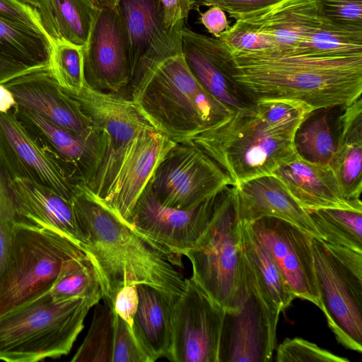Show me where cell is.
<instances>
[{
	"mask_svg": "<svg viewBox=\"0 0 362 362\" xmlns=\"http://www.w3.org/2000/svg\"><path fill=\"white\" fill-rule=\"evenodd\" d=\"M249 224L296 297L320 308L313 236L293 223L275 217H262Z\"/></svg>",
	"mask_w": 362,
	"mask_h": 362,
	"instance_id": "cell-15",
	"label": "cell"
},
{
	"mask_svg": "<svg viewBox=\"0 0 362 362\" xmlns=\"http://www.w3.org/2000/svg\"><path fill=\"white\" fill-rule=\"evenodd\" d=\"M219 192L194 207L180 209L160 203L148 182L133 209L132 225L168 256L175 266L182 267L181 256L194 246L206 230Z\"/></svg>",
	"mask_w": 362,
	"mask_h": 362,
	"instance_id": "cell-12",
	"label": "cell"
},
{
	"mask_svg": "<svg viewBox=\"0 0 362 362\" xmlns=\"http://www.w3.org/2000/svg\"><path fill=\"white\" fill-rule=\"evenodd\" d=\"M9 187L18 221L58 232L81 249L84 242L71 199H67L35 177L16 173Z\"/></svg>",
	"mask_w": 362,
	"mask_h": 362,
	"instance_id": "cell-20",
	"label": "cell"
},
{
	"mask_svg": "<svg viewBox=\"0 0 362 362\" xmlns=\"http://www.w3.org/2000/svg\"><path fill=\"white\" fill-rule=\"evenodd\" d=\"M49 41L38 32L0 17V55L28 66L47 64Z\"/></svg>",
	"mask_w": 362,
	"mask_h": 362,
	"instance_id": "cell-31",
	"label": "cell"
},
{
	"mask_svg": "<svg viewBox=\"0 0 362 362\" xmlns=\"http://www.w3.org/2000/svg\"><path fill=\"white\" fill-rule=\"evenodd\" d=\"M47 71L57 84L69 94H78L86 83L83 45L64 38L53 39L47 63Z\"/></svg>",
	"mask_w": 362,
	"mask_h": 362,
	"instance_id": "cell-34",
	"label": "cell"
},
{
	"mask_svg": "<svg viewBox=\"0 0 362 362\" xmlns=\"http://www.w3.org/2000/svg\"><path fill=\"white\" fill-rule=\"evenodd\" d=\"M83 68L86 83L95 90L122 94L129 88V53L117 6L100 8L83 45Z\"/></svg>",
	"mask_w": 362,
	"mask_h": 362,
	"instance_id": "cell-16",
	"label": "cell"
},
{
	"mask_svg": "<svg viewBox=\"0 0 362 362\" xmlns=\"http://www.w3.org/2000/svg\"><path fill=\"white\" fill-rule=\"evenodd\" d=\"M181 47L193 75L218 100L233 110L252 103L244 99L232 78V54L221 40L185 25L181 31Z\"/></svg>",
	"mask_w": 362,
	"mask_h": 362,
	"instance_id": "cell-19",
	"label": "cell"
},
{
	"mask_svg": "<svg viewBox=\"0 0 362 362\" xmlns=\"http://www.w3.org/2000/svg\"><path fill=\"white\" fill-rule=\"evenodd\" d=\"M129 88L140 115L176 143L189 140L234 111L203 87L182 52L135 73Z\"/></svg>",
	"mask_w": 362,
	"mask_h": 362,
	"instance_id": "cell-4",
	"label": "cell"
},
{
	"mask_svg": "<svg viewBox=\"0 0 362 362\" xmlns=\"http://www.w3.org/2000/svg\"><path fill=\"white\" fill-rule=\"evenodd\" d=\"M297 152L303 158L316 163L330 165L336 150L328 116L322 114L305 127L297 131L295 137Z\"/></svg>",
	"mask_w": 362,
	"mask_h": 362,
	"instance_id": "cell-36",
	"label": "cell"
},
{
	"mask_svg": "<svg viewBox=\"0 0 362 362\" xmlns=\"http://www.w3.org/2000/svg\"><path fill=\"white\" fill-rule=\"evenodd\" d=\"M191 2L194 8H198L200 6H211L214 5V0H187Z\"/></svg>",
	"mask_w": 362,
	"mask_h": 362,
	"instance_id": "cell-50",
	"label": "cell"
},
{
	"mask_svg": "<svg viewBox=\"0 0 362 362\" xmlns=\"http://www.w3.org/2000/svg\"><path fill=\"white\" fill-rule=\"evenodd\" d=\"M288 52L324 57L362 55V26L324 18L296 49Z\"/></svg>",
	"mask_w": 362,
	"mask_h": 362,
	"instance_id": "cell-30",
	"label": "cell"
},
{
	"mask_svg": "<svg viewBox=\"0 0 362 362\" xmlns=\"http://www.w3.org/2000/svg\"><path fill=\"white\" fill-rule=\"evenodd\" d=\"M149 184L160 203L180 209L194 207L233 185L229 175L190 141L177 143L166 153Z\"/></svg>",
	"mask_w": 362,
	"mask_h": 362,
	"instance_id": "cell-11",
	"label": "cell"
},
{
	"mask_svg": "<svg viewBox=\"0 0 362 362\" xmlns=\"http://www.w3.org/2000/svg\"><path fill=\"white\" fill-rule=\"evenodd\" d=\"M22 113L48 139L78 182L88 185L100 164V149L34 111L23 109Z\"/></svg>",
	"mask_w": 362,
	"mask_h": 362,
	"instance_id": "cell-27",
	"label": "cell"
},
{
	"mask_svg": "<svg viewBox=\"0 0 362 362\" xmlns=\"http://www.w3.org/2000/svg\"><path fill=\"white\" fill-rule=\"evenodd\" d=\"M306 211L322 208L362 211V203L348 200L329 164L309 161L298 153L273 173Z\"/></svg>",
	"mask_w": 362,
	"mask_h": 362,
	"instance_id": "cell-23",
	"label": "cell"
},
{
	"mask_svg": "<svg viewBox=\"0 0 362 362\" xmlns=\"http://www.w3.org/2000/svg\"><path fill=\"white\" fill-rule=\"evenodd\" d=\"M340 134L330 165L344 196L362 203V100L345 107L339 117Z\"/></svg>",
	"mask_w": 362,
	"mask_h": 362,
	"instance_id": "cell-26",
	"label": "cell"
},
{
	"mask_svg": "<svg viewBox=\"0 0 362 362\" xmlns=\"http://www.w3.org/2000/svg\"><path fill=\"white\" fill-rule=\"evenodd\" d=\"M233 186L240 221L252 223L264 216L279 218L322 239L308 212L274 175L260 176Z\"/></svg>",
	"mask_w": 362,
	"mask_h": 362,
	"instance_id": "cell-24",
	"label": "cell"
},
{
	"mask_svg": "<svg viewBox=\"0 0 362 362\" xmlns=\"http://www.w3.org/2000/svg\"><path fill=\"white\" fill-rule=\"evenodd\" d=\"M164 8L165 23L171 28L182 21H185L194 5L187 0H160Z\"/></svg>",
	"mask_w": 362,
	"mask_h": 362,
	"instance_id": "cell-45",
	"label": "cell"
},
{
	"mask_svg": "<svg viewBox=\"0 0 362 362\" xmlns=\"http://www.w3.org/2000/svg\"><path fill=\"white\" fill-rule=\"evenodd\" d=\"M318 4L325 19L362 26V0H318Z\"/></svg>",
	"mask_w": 362,
	"mask_h": 362,
	"instance_id": "cell-41",
	"label": "cell"
},
{
	"mask_svg": "<svg viewBox=\"0 0 362 362\" xmlns=\"http://www.w3.org/2000/svg\"><path fill=\"white\" fill-rule=\"evenodd\" d=\"M139 305L132 327L140 348L153 362L168 358L173 339V309L177 298L146 284L137 285Z\"/></svg>",
	"mask_w": 362,
	"mask_h": 362,
	"instance_id": "cell-25",
	"label": "cell"
},
{
	"mask_svg": "<svg viewBox=\"0 0 362 362\" xmlns=\"http://www.w3.org/2000/svg\"><path fill=\"white\" fill-rule=\"evenodd\" d=\"M176 144L153 127L144 129L132 143L112 189L103 200L130 226L139 197L158 164Z\"/></svg>",
	"mask_w": 362,
	"mask_h": 362,
	"instance_id": "cell-18",
	"label": "cell"
},
{
	"mask_svg": "<svg viewBox=\"0 0 362 362\" xmlns=\"http://www.w3.org/2000/svg\"><path fill=\"white\" fill-rule=\"evenodd\" d=\"M69 95L80 103L100 133V162L93 179L86 185L104 200L132 143L144 129L153 127L140 115L132 100L122 94L99 91L86 82L78 94Z\"/></svg>",
	"mask_w": 362,
	"mask_h": 362,
	"instance_id": "cell-9",
	"label": "cell"
},
{
	"mask_svg": "<svg viewBox=\"0 0 362 362\" xmlns=\"http://www.w3.org/2000/svg\"><path fill=\"white\" fill-rule=\"evenodd\" d=\"M320 308L337 341L362 353V252L313 237Z\"/></svg>",
	"mask_w": 362,
	"mask_h": 362,
	"instance_id": "cell-8",
	"label": "cell"
},
{
	"mask_svg": "<svg viewBox=\"0 0 362 362\" xmlns=\"http://www.w3.org/2000/svg\"><path fill=\"white\" fill-rule=\"evenodd\" d=\"M235 20L241 21L265 37L272 50L291 52L324 18L318 0H281Z\"/></svg>",
	"mask_w": 362,
	"mask_h": 362,
	"instance_id": "cell-22",
	"label": "cell"
},
{
	"mask_svg": "<svg viewBox=\"0 0 362 362\" xmlns=\"http://www.w3.org/2000/svg\"><path fill=\"white\" fill-rule=\"evenodd\" d=\"M139 305V293L136 284H127L115 293L112 302L116 314L132 328Z\"/></svg>",
	"mask_w": 362,
	"mask_h": 362,
	"instance_id": "cell-42",
	"label": "cell"
},
{
	"mask_svg": "<svg viewBox=\"0 0 362 362\" xmlns=\"http://www.w3.org/2000/svg\"><path fill=\"white\" fill-rule=\"evenodd\" d=\"M1 84L11 90L17 105L95 145L101 153L100 133L91 119L80 103L53 80L47 64L30 66Z\"/></svg>",
	"mask_w": 362,
	"mask_h": 362,
	"instance_id": "cell-14",
	"label": "cell"
},
{
	"mask_svg": "<svg viewBox=\"0 0 362 362\" xmlns=\"http://www.w3.org/2000/svg\"><path fill=\"white\" fill-rule=\"evenodd\" d=\"M199 22L213 37H218L220 35L230 28L225 11L218 6H209L203 13H199Z\"/></svg>",
	"mask_w": 362,
	"mask_h": 362,
	"instance_id": "cell-44",
	"label": "cell"
},
{
	"mask_svg": "<svg viewBox=\"0 0 362 362\" xmlns=\"http://www.w3.org/2000/svg\"><path fill=\"white\" fill-rule=\"evenodd\" d=\"M112 362H150L136 340L132 328L117 314Z\"/></svg>",
	"mask_w": 362,
	"mask_h": 362,
	"instance_id": "cell-39",
	"label": "cell"
},
{
	"mask_svg": "<svg viewBox=\"0 0 362 362\" xmlns=\"http://www.w3.org/2000/svg\"><path fill=\"white\" fill-rule=\"evenodd\" d=\"M230 52L232 78L252 103L289 100L302 103L313 112L346 107L361 98L362 55L324 57L275 50Z\"/></svg>",
	"mask_w": 362,
	"mask_h": 362,
	"instance_id": "cell-2",
	"label": "cell"
},
{
	"mask_svg": "<svg viewBox=\"0 0 362 362\" xmlns=\"http://www.w3.org/2000/svg\"><path fill=\"white\" fill-rule=\"evenodd\" d=\"M99 8H112L117 5L118 0H92Z\"/></svg>",
	"mask_w": 362,
	"mask_h": 362,
	"instance_id": "cell-49",
	"label": "cell"
},
{
	"mask_svg": "<svg viewBox=\"0 0 362 362\" xmlns=\"http://www.w3.org/2000/svg\"><path fill=\"white\" fill-rule=\"evenodd\" d=\"M82 252L58 232L16 221L0 274V315L49 291L63 261Z\"/></svg>",
	"mask_w": 362,
	"mask_h": 362,
	"instance_id": "cell-7",
	"label": "cell"
},
{
	"mask_svg": "<svg viewBox=\"0 0 362 362\" xmlns=\"http://www.w3.org/2000/svg\"><path fill=\"white\" fill-rule=\"evenodd\" d=\"M95 306L89 330L72 362H112L116 313L105 303Z\"/></svg>",
	"mask_w": 362,
	"mask_h": 362,
	"instance_id": "cell-35",
	"label": "cell"
},
{
	"mask_svg": "<svg viewBox=\"0 0 362 362\" xmlns=\"http://www.w3.org/2000/svg\"><path fill=\"white\" fill-rule=\"evenodd\" d=\"M244 260L247 294L240 309L225 311L218 362L272 360L281 311L262 289L245 257Z\"/></svg>",
	"mask_w": 362,
	"mask_h": 362,
	"instance_id": "cell-10",
	"label": "cell"
},
{
	"mask_svg": "<svg viewBox=\"0 0 362 362\" xmlns=\"http://www.w3.org/2000/svg\"><path fill=\"white\" fill-rule=\"evenodd\" d=\"M278 362H349L301 338L286 339L276 351Z\"/></svg>",
	"mask_w": 362,
	"mask_h": 362,
	"instance_id": "cell-37",
	"label": "cell"
},
{
	"mask_svg": "<svg viewBox=\"0 0 362 362\" xmlns=\"http://www.w3.org/2000/svg\"><path fill=\"white\" fill-rule=\"evenodd\" d=\"M49 293L57 303L82 298L94 306L103 298L97 272L83 252L63 261Z\"/></svg>",
	"mask_w": 362,
	"mask_h": 362,
	"instance_id": "cell-29",
	"label": "cell"
},
{
	"mask_svg": "<svg viewBox=\"0 0 362 362\" xmlns=\"http://www.w3.org/2000/svg\"><path fill=\"white\" fill-rule=\"evenodd\" d=\"M243 255L262 289L281 312L296 298L284 281L268 251L257 238L249 223L240 221Z\"/></svg>",
	"mask_w": 362,
	"mask_h": 362,
	"instance_id": "cell-28",
	"label": "cell"
},
{
	"mask_svg": "<svg viewBox=\"0 0 362 362\" xmlns=\"http://www.w3.org/2000/svg\"><path fill=\"white\" fill-rule=\"evenodd\" d=\"M0 132L20 174L33 177L60 195L71 198L78 180L60 156L41 146L10 112H0Z\"/></svg>",
	"mask_w": 362,
	"mask_h": 362,
	"instance_id": "cell-21",
	"label": "cell"
},
{
	"mask_svg": "<svg viewBox=\"0 0 362 362\" xmlns=\"http://www.w3.org/2000/svg\"><path fill=\"white\" fill-rule=\"evenodd\" d=\"M281 0H214L213 6H218L230 17L238 16L272 5Z\"/></svg>",
	"mask_w": 362,
	"mask_h": 362,
	"instance_id": "cell-43",
	"label": "cell"
},
{
	"mask_svg": "<svg viewBox=\"0 0 362 362\" xmlns=\"http://www.w3.org/2000/svg\"><path fill=\"white\" fill-rule=\"evenodd\" d=\"M16 105L17 103L13 93L4 85L0 83V112H8Z\"/></svg>",
	"mask_w": 362,
	"mask_h": 362,
	"instance_id": "cell-48",
	"label": "cell"
},
{
	"mask_svg": "<svg viewBox=\"0 0 362 362\" xmlns=\"http://www.w3.org/2000/svg\"><path fill=\"white\" fill-rule=\"evenodd\" d=\"M117 7L129 49L132 77L136 71L182 52L185 21L168 28L160 0H118Z\"/></svg>",
	"mask_w": 362,
	"mask_h": 362,
	"instance_id": "cell-17",
	"label": "cell"
},
{
	"mask_svg": "<svg viewBox=\"0 0 362 362\" xmlns=\"http://www.w3.org/2000/svg\"><path fill=\"white\" fill-rule=\"evenodd\" d=\"M218 38L233 52H260L273 49L265 37L240 20H235Z\"/></svg>",
	"mask_w": 362,
	"mask_h": 362,
	"instance_id": "cell-38",
	"label": "cell"
},
{
	"mask_svg": "<svg viewBox=\"0 0 362 362\" xmlns=\"http://www.w3.org/2000/svg\"><path fill=\"white\" fill-rule=\"evenodd\" d=\"M30 66L0 55V83L8 80Z\"/></svg>",
	"mask_w": 362,
	"mask_h": 362,
	"instance_id": "cell-46",
	"label": "cell"
},
{
	"mask_svg": "<svg viewBox=\"0 0 362 362\" xmlns=\"http://www.w3.org/2000/svg\"><path fill=\"white\" fill-rule=\"evenodd\" d=\"M226 310L213 300L192 279L173 309V339L168 359L175 362H218Z\"/></svg>",
	"mask_w": 362,
	"mask_h": 362,
	"instance_id": "cell-13",
	"label": "cell"
},
{
	"mask_svg": "<svg viewBox=\"0 0 362 362\" xmlns=\"http://www.w3.org/2000/svg\"><path fill=\"white\" fill-rule=\"evenodd\" d=\"M82 251L98 275L104 302L112 305L116 291L127 284H146L177 298L186 279L156 245L136 231L83 182L71 195Z\"/></svg>",
	"mask_w": 362,
	"mask_h": 362,
	"instance_id": "cell-1",
	"label": "cell"
},
{
	"mask_svg": "<svg viewBox=\"0 0 362 362\" xmlns=\"http://www.w3.org/2000/svg\"><path fill=\"white\" fill-rule=\"evenodd\" d=\"M312 112L293 100L255 101L188 141L214 160L235 185L272 175L295 156L296 132Z\"/></svg>",
	"mask_w": 362,
	"mask_h": 362,
	"instance_id": "cell-3",
	"label": "cell"
},
{
	"mask_svg": "<svg viewBox=\"0 0 362 362\" xmlns=\"http://www.w3.org/2000/svg\"><path fill=\"white\" fill-rule=\"evenodd\" d=\"M38 11L48 35L50 37H55L57 33L53 23L49 0H40Z\"/></svg>",
	"mask_w": 362,
	"mask_h": 362,
	"instance_id": "cell-47",
	"label": "cell"
},
{
	"mask_svg": "<svg viewBox=\"0 0 362 362\" xmlns=\"http://www.w3.org/2000/svg\"><path fill=\"white\" fill-rule=\"evenodd\" d=\"M19 1H21L24 4H26L29 6H31L34 8H36L37 10L40 8V0H18Z\"/></svg>",
	"mask_w": 362,
	"mask_h": 362,
	"instance_id": "cell-51",
	"label": "cell"
},
{
	"mask_svg": "<svg viewBox=\"0 0 362 362\" xmlns=\"http://www.w3.org/2000/svg\"><path fill=\"white\" fill-rule=\"evenodd\" d=\"M0 17L28 27L43 36L50 42L38 10L18 0H0Z\"/></svg>",
	"mask_w": 362,
	"mask_h": 362,
	"instance_id": "cell-40",
	"label": "cell"
},
{
	"mask_svg": "<svg viewBox=\"0 0 362 362\" xmlns=\"http://www.w3.org/2000/svg\"><path fill=\"white\" fill-rule=\"evenodd\" d=\"M92 304L54 303L49 291L0 315V361L37 362L68 354Z\"/></svg>",
	"mask_w": 362,
	"mask_h": 362,
	"instance_id": "cell-5",
	"label": "cell"
},
{
	"mask_svg": "<svg viewBox=\"0 0 362 362\" xmlns=\"http://www.w3.org/2000/svg\"><path fill=\"white\" fill-rule=\"evenodd\" d=\"M183 255L192 264V279L213 300L226 310L240 308L247 291L233 185L219 192L210 223Z\"/></svg>",
	"mask_w": 362,
	"mask_h": 362,
	"instance_id": "cell-6",
	"label": "cell"
},
{
	"mask_svg": "<svg viewBox=\"0 0 362 362\" xmlns=\"http://www.w3.org/2000/svg\"><path fill=\"white\" fill-rule=\"evenodd\" d=\"M307 212L322 240L362 252V211L322 208Z\"/></svg>",
	"mask_w": 362,
	"mask_h": 362,
	"instance_id": "cell-32",
	"label": "cell"
},
{
	"mask_svg": "<svg viewBox=\"0 0 362 362\" xmlns=\"http://www.w3.org/2000/svg\"><path fill=\"white\" fill-rule=\"evenodd\" d=\"M58 37L84 45L100 8L92 0H49Z\"/></svg>",
	"mask_w": 362,
	"mask_h": 362,
	"instance_id": "cell-33",
	"label": "cell"
}]
</instances>
